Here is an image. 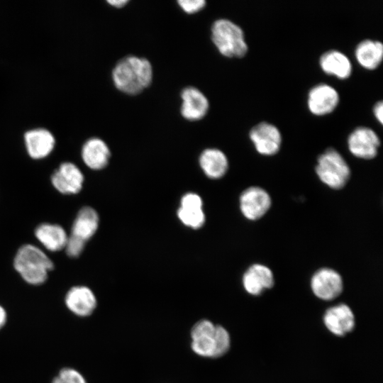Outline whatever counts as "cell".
Here are the masks:
<instances>
[{
    "label": "cell",
    "instance_id": "6da1fadb",
    "mask_svg": "<svg viewBox=\"0 0 383 383\" xmlns=\"http://www.w3.org/2000/svg\"><path fill=\"white\" fill-rule=\"evenodd\" d=\"M111 77L114 86L120 91L136 95L151 84L152 67L145 57L128 55L118 61L112 70Z\"/></svg>",
    "mask_w": 383,
    "mask_h": 383
},
{
    "label": "cell",
    "instance_id": "7a4b0ae2",
    "mask_svg": "<svg viewBox=\"0 0 383 383\" xmlns=\"http://www.w3.org/2000/svg\"><path fill=\"white\" fill-rule=\"evenodd\" d=\"M13 265L23 279L32 285L43 284L54 264L39 248L31 244L22 245L17 251Z\"/></svg>",
    "mask_w": 383,
    "mask_h": 383
},
{
    "label": "cell",
    "instance_id": "3957f363",
    "mask_svg": "<svg viewBox=\"0 0 383 383\" xmlns=\"http://www.w3.org/2000/svg\"><path fill=\"white\" fill-rule=\"evenodd\" d=\"M211 40L218 52L227 57H242L248 52L243 29L227 18L215 21L211 28Z\"/></svg>",
    "mask_w": 383,
    "mask_h": 383
},
{
    "label": "cell",
    "instance_id": "277c9868",
    "mask_svg": "<svg viewBox=\"0 0 383 383\" xmlns=\"http://www.w3.org/2000/svg\"><path fill=\"white\" fill-rule=\"evenodd\" d=\"M316 172L321 181L330 188H343L350 176V169L344 157L333 148H328L317 160Z\"/></svg>",
    "mask_w": 383,
    "mask_h": 383
},
{
    "label": "cell",
    "instance_id": "5b68a950",
    "mask_svg": "<svg viewBox=\"0 0 383 383\" xmlns=\"http://www.w3.org/2000/svg\"><path fill=\"white\" fill-rule=\"evenodd\" d=\"M380 139L374 131L369 127L359 126L348 135V146L355 157L370 160L378 152Z\"/></svg>",
    "mask_w": 383,
    "mask_h": 383
},
{
    "label": "cell",
    "instance_id": "8992f818",
    "mask_svg": "<svg viewBox=\"0 0 383 383\" xmlns=\"http://www.w3.org/2000/svg\"><path fill=\"white\" fill-rule=\"evenodd\" d=\"M249 137L256 150L263 155H273L278 152L282 144L279 128L270 123L262 121L250 131Z\"/></svg>",
    "mask_w": 383,
    "mask_h": 383
},
{
    "label": "cell",
    "instance_id": "52a82bcc",
    "mask_svg": "<svg viewBox=\"0 0 383 383\" xmlns=\"http://www.w3.org/2000/svg\"><path fill=\"white\" fill-rule=\"evenodd\" d=\"M23 137L26 150L29 157L34 160L47 157L55 148L56 139L54 134L45 127L28 129Z\"/></svg>",
    "mask_w": 383,
    "mask_h": 383
},
{
    "label": "cell",
    "instance_id": "ba28073f",
    "mask_svg": "<svg viewBox=\"0 0 383 383\" xmlns=\"http://www.w3.org/2000/svg\"><path fill=\"white\" fill-rule=\"evenodd\" d=\"M269 194L259 187L246 189L240 197V208L243 215L250 221L262 217L271 206Z\"/></svg>",
    "mask_w": 383,
    "mask_h": 383
},
{
    "label": "cell",
    "instance_id": "9c48e42d",
    "mask_svg": "<svg viewBox=\"0 0 383 383\" xmlns=\"http://www.w3.org/2000/svg\"><path fill=\"white\" fill-rule=\"evenodd\" d=\"M311 287L317 297L328 301L340 294L343 283L338 272L330 268H321L312 276Z\"/></svg>",
    "mask_w": 383,
    "mask_h": 383
},
{
    "label": "cell",
    "instance_id": "30bf717a",
    "mask_svg": "<svg viewBox=\"0 0 383 383\" xmlns=\"http://www.w3.org/2000/svg\"><path fill=\"white\" fill-rule=\"evenodd\" d=\"M338 103V91L328 84H318L309 91L307 106L310 112L316 116H323L331 113Z\"/></svg>",
    "mask_w": 383,
    "mask_h": 383
},
{
    "label": "cell",
    "instance_id": "8fae6325",
    "mask_svg": "<svg viewBox=\"0 0 383 383\" xmlns=\"http://www.w3.org/2000/svg\"><path fill=\"white\" fill-rule=\"evenodd\" d=\"M53 187L63 194H74L80 192L84 175L80 169L71 162L61 163L51 176Z\"/></svg>",
    "mask_w": 383,
    "mask_h": 383
},
{
    "label": "cell",
    "instance_id": "7c38bea8",
    "mask_svg": "<svg viewBox=\"0 0 383 383\" xmlns=\"http://www.w3.org/2000/svg\"><path fill=\"white\" fill-rule=\"evenodd\" d=\"M181 115L184 118L196 121L202 119L208 113L209 102L201 91L194 87L182 89L181 94Z\"/></svg>",
    "mask_w": 383,
    "mask_h": 383
},
{
    "label": "cell",
    "instance_id": "4fadbf2b",
    "mask_svg": "<svg viewBox=\"0 0 383 383\" xmlns=\"http://www.w3.org/2000/svg\"><path fill=\"white\" fill-rule=\"evenodd\" d=\"M65 303L70 311L79 317L91 315L97 305L94 292L82 285L70 288L65 295Z\"/></svg>",
    "mask_w": 383,
    "mask_h": 383
},
{
    "label": "cell",
    "instance_id": "5bb4252c",
    "mask_svg": "<svg viewBox=\"0 0 383 383\" xmlns=\"http://www.w3.org/2000/svg\"><path fill=\"white\" fill-rule=\"evenodd\" d=\"M81 156L84 163L88 167L99 170L108 165L111 152L109 146L102 139L91 137L82 145Z\"/></svg>",
    "mask_w": 383,
    "mask_h": 383
},
{
    "label": "cell",
    "instance_id": "9a60e30c",
    "mask_svg": "<svg viewBox=\"0 0 383 383\" xmlns=\"http://www.w3.org/2000/svg\"><path fill=\"white\" fill-rule=\"evenodd\" d=\"M323 321L327 328L336 335H344L355 326L353 313L348 306L343 304L328 309Z\"/></svg>",
    "mask_w": 383,
    "mask_h": 383
},
{
    "label": "cell",
    "instance_id": "2e32d148",
    "mask_svg": "<svg viewBox=\"0 0 383 383\" xmlns=\"http://www.w3.org/2000/svg\"><path fill=\"white\" fill-rule=\"evenodd\" d=\"M274 283L272 272L261 264L251 265L243 276V287L252 295H260L264 290L272 287Z\"/></svg>",
    "mask_w": 383,
    "mask_h": 383
},
{
    "label": "cell",
    "instance_id": "e0dca14e",
    "mask_svg": "<svg viewBox=\"0 0 383 383\" xmlns=\"http://www.w3.org/2000/svg\"><path fill=\"white\" fill-rule=\"evenodd\" d=\"M321 70L326 74L345 79L352 73V64L343 52L337 50H330L321 55L319 59Z\"/></svg>",
    "mask_w": 383,
    "mask_h": 383
},
{
    "label": "cell",
    "instance_id": "ac0fdd59",
    "mask_svg": "<svg viewBox=\"0 0 383 383\" xmlns=\"http://www.w3.org/2000/svg\"><path fill=\"white\" fill-rule=\"evenodd\" d=\"M35 235L48 250L55 252L65 249L68 235L58 224L41 223L35 230Z\"/></svg>",
    "mask_w": 383,
    "mask_h": 383
},
{
    "label": "cell",
    "instance_id": "d6986e66",
    "mask_svg": "<svg viewBox=\"0 0 383 383\" xmlns=\"http://www.w3.org/2000/svg\"><path fill=\"white\" fill-rule=\"evenodd\" d=\"M355 55L362 67L374 70L382 61L383 45L377 40L365 39L357 45Z\"/></svg>",
    "mask_w": 383,
    "mask_h": 383
},
{
    "label": "cell",
    "instance_id": "ffe728a7",
    "mask_svg": "<svg viewBox=\"0 0 383 383\" xmlns=\"http://www.w3.org/2000/svg\"><path fill=\"white\" fill-rule=\"evenodd\" d=\"M199 165L205 174L211 179L222 177L228 168L225 153L216 148L204 150L200 155Z\"/></svg>",
    "mask_w": 383,
    "mask_h": 383
},
{
    "label": "cell",
    "instance_id": "44dd1931",
    "mask_svg": "<svg viewBox=\"0 0 383 383\" xmlns=\"http://www.w3.org/2000/svg\"><path fill=\"white\" fill-rule=\"evenodd\" d=\"M99 222L97 212L91 207L84 206L79 211L73 222L71 235L86 242L96 233Z\"/></svg>",
    "mask_w": 383,
    "mask_h": 383
},
{
    "label": "cell",
    "instance_id": "7402d4cb",
    "mask_svg": "<svg viewBox=\"0 0 383 383\" xmlns=\"http://www.w3.org/2000/svg\"><path fill=\"white\" fill-rule=\"evenodd\" d=\"M215 331L216 328L212 333L192 338L191 347L196 354L204 357L216 358Z\"/></svg>",
    "mask_w": 383,
    "mask_h": 383
},
{
    "label": "cell",
    "instance_id": "603a6c76",
    "mask_svg": "<svg viewBox=\"0 0 383 383\" xmlns=\"http://www.w3.org/2000/svg\"><path fill=\"white\" fill-rule=\"evenodd\" d=\"M177 216L183 224L192 228L201 227L205 221V216L202 209L179 207Z\"/></svg>",
    "mask_w": 383,
    "mask_h": 383
},
{
    "label": "cell",
    "instance_id": "cb8c5ba5",
    "mask_svg": "<svg viewBox=\"0 0 383 383\" xmlns=\"http://www.w3.org/2000/svg\"><path fill=\"white\" fill-rule=\"evenodd\" d=\"M52 383H87L84 376L77 370L65 367L60 370Z\"/></svg>",
    "mask_w": 383,
    "mask_h": 383
},
{
    "label": "cell",
    "instance_id": "d4e9b609",
    "mask_svg": "<svg viewBox=\"0 0 383 383\" xmlns=\"http://www.w3.org/2000/svg\"><path fill=\"white\" fill-rule=\"evenodd\" d=\"M215 339L216 344V358L223 356L228 351L231 345V338L226 329L221 326L216 325Z\"/></svg>",
    "mask_w": 383,
    "mask_h": 383
},
{
    "label": "cell",
    "instance_id": "484cf974",
    "mask_svg": "<svg viewBox=\"0 0 383 383\" xmlns=\"http://www.w3.org/2000/svg\"><path fill=\"white\" fill-rule=\"evenodd\" d=\"M85 241L73 236L68 235V238L65 247L67 255L70 257H77L82 252Z\"/></svg>",
    "mask_w": 383,
    "mask_h": 383
},
{
    "label": "cell",
    "instance_id": "4316f807",
    "mask_svg": "<svg viewBox=\"0 0 383 383\" xmlns=\"http://www.w3.org/2000/svg\"><path fill=\"white\" fill-rule=\"evenodd\" d=\"M177 4L184 12L193 14L201 11L206 2L204 0H179Z\"/></svg>",
    "mask_w": 383,
    "mask_h": 383
},
{
    "label": "cell",
    "instance_id": "83f0119b",
    "mask_svg": "<svg viewBox=\"0 0 383 383\" xmlns=\"http://www.w3.org/2000/svg\"><path fill=\"white\" fill-rule=\"evenodd\" d=\"M201 198L194 193H188L183 196L181 199V206L182 208L202 209Z\"/></svg>",
    "mask_w": 383,
    "mask_h": 383
},
{
    "label": "cell",
    "instance_id": "f1b7e54d",
    "mask_svg": "<svg viewBox=\"0 0 383 383\" xmlns=\"http://www.w3.org/2000/svg\"><path fill=\"white\" fill-rule=\"evenodd\" d=\"M373 113L376 119L382 124L383 123V102L377 101L373 107Z\"/></svg>",
    "mask_w": 383,
    "mask_h": 383
},
{
    "label": "cell",
    "instance_id": "f546056e",
    "mask_svg": "<svg viewBox=\"0 0 383 383\" xmlns=\"http://www.w3.org/2000/svg\"><path fill=\"white\" fill-rule=\"evenodd\" d=\"M129 2L128 0H108L107 3L113 7L120 9L125 6Z\"/></svg>",
    "mask_w": 383,
    "mask_h": 383
},
{
    "label": "cell",
    "instance_id": "4dcf8cb0",
    "mask_svg": "<svg viewBox=\"0 0 383 383\" xmlns=\"http://www.w3.org/2000/svg\"><path fill=\"white\" fill-rule=\"evenodd\" d=\"M7 320V313L5 309L0 305V330L4 326Z\"/></svg>",
    "mask_w": 383,
    "mask_h": 383
}]
</instances>
